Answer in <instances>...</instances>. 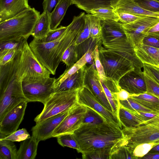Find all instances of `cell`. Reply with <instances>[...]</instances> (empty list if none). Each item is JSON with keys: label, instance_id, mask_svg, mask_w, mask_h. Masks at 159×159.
Wrapping results in <instances>:
<instances>
[{"label": "cell", "instance_id": "1", "mask_svg": "<svg viewBox=\"0 0 159 159\" xmlns=\"http://www.w3.org/2000/svg\"><path fill=\"white\" fill-rule=\"evenodd\" d=\"M50 75L32 51L27 40H24L13 59L0 66V95L8 86L22 87L23 82L43 79Z\"/></svg>", "mask_w": 159, "mask_h": 159}, {"label": "cell", "instance_id": "2", "mask_svg": "<svg viewBox=\"0 0 159 159\" xmlns=\"http://www.w3.org/2000/svg\"><path fill=\"white\" fill-rule=\"evenodd\" d=\"M84 12L74 16L63 34L56 40L44 43L34 39L29 45L41 63L55 75L63 55L70 46L75 43L84 24Z\"/></svg>", "mask_w": 159, "mask_h": 159}, {"label": "cell", "instance_id": "3", "mask_svg": "<svg viewBox=\"0 0 159 159\" xmlns=\"http://www.w3.org/2000/svg\"><path fill=\"white\" fill-rule=\"evenodd\" d=\"M82 154L102 148L111 149L124 137L121 129L105 122L94 125L83 124L73 133Z\"/></svg>", "mask_w": 159, "mask_h": 159}, {"label": "cell", "instance_id": "4", "mask_svg": "<svg viewBox=\"0 0 159 159\" xmlns=\"http://www.w3.org/2000/svg\"><path fill=\"white\" fill-rule=\"evenodd\" d=\"M101 43L106 49L120 55L133 63L135 70L142 72L143 64L128 42L122 23L110 20H100Z\"/></svg>", "mask_w": 159, "mask_h": 159}, {"label": "cell", "instance_id": "5", "mask_svg": "<svg viewBox=\"0 0 159 159\" xmlns=\"http://www.w3.org/2000/svg\"><path fill=\"white\" fill-rule=\"evenodd\" d=\"M40 15L39 11L30 7L15 16L0 22V43L27 40Z\"/></svg>", "mask_w": 159, "mask_h": 159}, {"label": "cell", "instance_id": "6", "mask_svg": "<svg viewBox=\"0 0 159 159\" xmlns=\"http://www.w3.org/2000/svg\"><path fill=\"white\" fill-rule=\"evenodd\" d=\"M123 138L115 146H124L132 152L139 144L147 143H159V116L144 121L142 125L132 128H122Z\"/></svg>", "mask_w": 159, "mask_h": 159}, {"label": "cell", "instance_id": "7", "mask_svg": "<svg viewBox=\"0 0 159 159\" xmlns=\"http://www.w3.org/2000/svg\"><path fill=\"white\" fill-rule=\"evenodd\" d=\"M99 57L107 77L119 84L120 79L128 72L135 70L134 65L128 59L111 52L98 44Z\"/></svg>", "mask_w": 159, "mask_h": 159}, {"label": "cell", "instance_id": "8", "mask_svg": "<svg viewBox=\"0 0 159 159\" xmlns=\"http://www.w3.org/2000/svg\"><path fill=\"white\" fill-rule=\"evenodd\" d=\"M78 89L55 92L43 104L41 112L34 118L36 123L71 109L78 103Z\"/></svg>", "mask_w": 159, "mask_h": 159}, {"label": "cell", "instance_id": "9", "mask_svg": "<svg viewBox=\"0 0 159 159\" xmlns=\"http://www.w3.org/2000/svg\"><path fill=\"white\" fill-rule=\"evenodd\" d=\"M55 77L23 82L22 88L24 95L28 102H39L43 104L55 92Z\"/></svg>", "mask_w": 159, "mask_h": 159}, {"label": "cell", "instance_id": "10", "mask_svg": "<svg viewBox=\"0 0 159 159\" xmlns=\"http://www.w3.org/2000/svg\"><path fill=\"white\" fill-rule=\"evenodd\" d=\"M159 21V18L146 16L133 22L122 23L128 41L134 48L142 43L148 30Z\"/></svg>", "mask_w": 159, "mask_h": 159}, {"label": "cell", "instance_id": "11", "mask_svg": "<svg viewBox=\"0 0 159 159\" xmlns=\"http://www.w3.org/2000/svg\"><path fill=\"white\" fill-rule=\"evenodd\" d=\"M77 102L98 113L106 122L122 129V126L118 117L104 107L87 87L84 86L78 89Z\"/></svg>", "mask_w": 159, "mask_h": 159}, {"label": "cell", "instance_id": "12", "mask_svg": "<svg viewBox=\"0 0 159 159\" xmlns=\"http://www.w3.org/2000/svg\"><path fill=\"white\" fill-rule=\"evenodd\" d=\"M87 110L86 107L77 103L55 129L51 137L57 138L63 134H73L83 124Z\"/></svg>", "mask_w": 159, "mask_h": 159}, {"label": "cell", "instance_id": "13", "mask_svg": "<svg viewBox=\"0 0 159 159\" xmlns=\"http://www.w3.org/2000/svg\"><path fill=\"white\" fill-rule=\"evenodd\" d=\"M87 87L98 101L107 109L113 112L111 107L104 92L95 63L89 66L85 65L84 86Z\"/></svg>", "mask_w": 159, "mask_h": 159}, {"label": "cell", "instance_id": "14", "mask_svg": "<svg viewBox=\"0 0 159 159\" xmlns=\"http://www.w3.org/2000/svg\"><path fill=\"white\" fill-rule=\"evenodd\" d=\"M28 102H21L8 111L0 120V134L8 135L17 130L22 121Z\"/></svg>", "mask_w": 159, "mask_h": 159}, {"label": "cell", "instance_id": "15", "mask_svg": "<svg viewBox=\"0 0 159 159\" xmlns=\"http://www.w3.org/2000/svg\"><path fill=\"white\" fill-rule=\"evenodd\" d=\"M70 109L36 123L31 129L32 136L39 142L52 138L55 129L68 114Z\"/></svg>", "mask_w": 159, "mask_h": 159}, {"label": "cell", "instance_id": "16", "mask_svg": "<svg viewBox=\"0 0 159 159\" xmlns=\"http://www.w3.org/2000/svg\"><path fill=\"white\" fill-rule=\"evenodd\" d=\"M119 84L121 89L132 95H139L147 91L143 71L140 72L134 70L128 72L120 80Z\"/></svg>", "mask_w": 159, "mask_h": 159}, {"label": "cell", "instance_id": "17", "mask_svg": "<svg viewBox=\"0 0 159 159\" xmlns=\"http://www.w3.org/2000/svg\"><path fill=\"white\" fill-rule=\"evenodd\" d=\"M30 7L26 0H0V22L15 16Z\"/></svg>", "mask_w": 159, "mask_h": 159}, {"label": "cell", "instance_id": "18", "mask_svg": "<svg viewBox=\"0 0 159 159\" xmlns=\"http://www.w3.org/2000/svg\"><path fill=\"white\" fill-rule=\"evenodd\" d=\"M117 12L150 16L159 18V14L147 11L139 6L133 0H119L113 7Z\"/></svg>", "mask_w": 159, "mask_h": 159}, {"label": "cell", "instance_id": "19", "mask_svg": "<svg viewBox=\"0 0 159 159\" xmlns=\"http://www.w3.org/2000/svg\"><path fill=\"white\" fill-rule=\"evenodd\" d=\"M136 55L143 64L159 66V49L142 43L134 48Z\"/></svg>", "mask_w": 159, "mask_h": 159}, {"label": "cell", "instance_id": "20", "mask_svg": "<svg viewBox=\"0 0 159 159\" xmlns=\"http://www.w3.org/2000/svg\"><path fill=\"white\" fill-rule=\"evenodd\" d=\"M85 70V65L55 88V92L78 89L84 86Z\"/></svg>", "mask_w": 159, "mask_h": 159}, {"label": "cell", "instance_id": "21", "mask_svg": "<svg viewBox=\"0 0 159 159\" xmlns=\"http://www.w3.org/2000/svg\"><path fill=\"white\" fill-rule=\"evenodd\" d=\"M119 0H71V4L90 14L93 10L100 8H113Z\"/></svg>", "mask_w": 159, "mask_h": 159}, {"label": "cell", "instance_id": "22", "mask_svg": "<svg viewBox=\"0 0 159 159\" xmlns=\"http://www.w3.org/2000/svg\"><path fill=\"white\" fill-rule=\"evenodd\" d=\"M39 142L32 136L23 141L17 151V159H35Z\"/></svg>", "mask_w": 159, "mask_h": 159}, {"label": "cell", "instance_id": "23", "mask_svg": "<svg viewBox=\"0 0 159 159\" xmlns=\"http://www.w3.org/2000/svg\"><path fill=\"white\" fill-rule=\"evenodd\" d=\"M50 13L43 11L40 15L31 34L34 39L40 40L44 38L50 31Z\"/></svg>", "mask_w": 159, "mask_h": 159}, {"label": "cell", "instance_id": "24", "mask_svg": "<svg viewBox=\"0 0 159 159\" xmlns=\"http://www.w3.org/2000/svg\"><path fill=\"white\" fill-rule=\"evenodd\" d=\"M71 5V0H60L50 13L51 30L57 28L65 16L68 8Z\"/></svg>", "mask_w": 159, "mask_h": 159}, {"label": "cell", "instance_id": "25", "mask_svg": "<svg viewBox=\"0 0 159 159\" xmlns=\"http://www.w3.org/2000/svg\"><path fill=\"white\" fill-rule=\"evenodd\" d=\"M118 117L122 128L135 127L142 125L144 122L120 105L118 111Z\"/></svg>", "mask_w": 159, "mask_h": 159}, {"label": "cell", "instance_id": "26", "mask_svg": "<svg viewBox=\"0 0 159 159\" xmlns=\"http://www.w3.org/2000/svg\"><path fill=\"white\" fill-rule=\"evenodd\" d=\"M130 97L144 107L158 113L159 99L155 96L146 92Z\"/></svg>", "mask_w": 159, "mask_h": 159}, {"label": "cell", "instance_id": "27", "mask_svg": "<svg viewBox=\"0 0 159 159\" xmlns=\"http://www.w3.org/2000/svg\"><path fill=\"white\" fill-rule=\"evenodd\" d=\"M17 151L13 142L0 139V159H17Z\"/></svg>", "mask_w": 159, "mask_h": 159}, {"label": "cell", "instance_id": "28", "mask_svg": "<svg viewBox=\"0 0 159 159\" xmlns=\"http://www.w3.org/2000/svg\"><path fill=\"white\" fill-rule=\"evenodd\" d=\"M86 63L85 57L83 55L73 66L67 68L62 74L56 79L54 82L55 89L58 87L66 79L76 73Z\"/></svg>", "mask_w": 159, "mask_h": 159}, {"label": "cell", "instance_id": "29", "mask_svg": "<svg viewBox=\"0 0 159 159\" xmlns=\"http://www.w3.org/2000/svg\"><path fill=\"white\" fill-rule=\"evenodd\" d=\"M143 73L146 87V93L159 99V82L143 66Z\"/></svg>", "mask_w": 159, "mask_h": 159}, {"label": "cell", "instance_id": "30", "mask_svg": "<svg viewBox=\"0 0 159 159\" xmlns=\"http://www.w3.org/2000/svg\"><path fill=\"white\" fill-rule=\"evenodd\" d=\"M90 14L101 20H110L119 21L117 13L113 8H100L92 10Z\"/></svg>", "mask_w": 159, "mask_h": 159}, {"label": "cell", "instance_id": "31", "mask_svg": "<svg viewBox=\"0 0 159 159\" xmlns=\"http://www.w3.org/2000/svg\"><path fill=\"white\" fill-rule=\"evenodd\" d=\"M134 159L132 152L124 146H114L111 149L109 159Z\"/></svg>", "mask_w": 159, "mask_h": 159}, {"label": "cell", "instance_id": "32", "mask_svg": "<svg viewBox=\"0 0 159 159\" xmlns=\"http://www.w3.org/2000/svg\"><path fill=\"white\" fill-rule=\"evenodd\" d=\"M78 60L76 45L75 43L69 47L65 51L62 56L61 62L65 63L67 68H68L73 66Z\"/></svg>", "mask_w": 159, "mask_h": 159}, {"label": "cell", "instance_id": "33", "mask_svg": "<svg viewBox=\"0 0 159 159\" xmlns=\"http://www.w3.org/2000/svg\"><path fill=\"white\" fill-rule=\"evenodd\" d=\"M98 44L96 39L90 37L79 44L76 45L78 60L89 50L94 49L96 45Z\"/></svg>", "mask_w": 159, "mask_h": 159}, {"label": "cell", "instance_id": "34", "mask_svg": "<svg viewBox=\"0 0 159 159\" xmlns=\"http://www.w3.org/2000/svg\"><path fill=\"white\" fill-rule=\"evenodd\" d=\"M119 102L120 105L130 111L155 112L141 105L130 97L126 100L119 101Z\"/></svg>", "mask_w": 159, "mask_h": 159}, {"label": "cell", "instance_id": "35", "mask_svg": "<svg viewBox=\"0 0 159 159\" xmlns=\"http://www.w3.org/2000/svg\"><path fill=\"white\" fill-rule=\"evenodd\" d=\"M57 138L60 145L63 147H67L75 149L79 152L80 148L73 134H63Z\"/></svg>", "mask_w": 159, "mask_h": 159}, {"label": "cell", "instance_id": "36", "mask_svg": "<svg viewBox=\"0 0 159 159\" xmlns=\"http://www.w3.org/2000/svg\"><path fill=\"white\" fill-rule=\"evenodd\" d=\"M90 18V37L96 39L97 42H101L102 29L100 24V19L89 14Z\"/></svg>", "mask_w": 159, "mask_h": 159}, {"label": "cell", "instance_id": "37", "mask_svg": "<svg viewBox=\"0 0 159 159\" xmlns=\"http://www.w3.org/2000/svg\"><path fill=\"white\" fill-rule=\"evenodd\" d=\"M158 144V143L150 142L137 145L132 151L134 159H141L149 152L153 147Z\"/></svg>", "mask_w": 159, "mask_h": 159}, {"label": "cell", "instance_id": "38", "mask_svg": "<svg viewBox=\"0 0 159 159\" xmlns=\"http://www.w3.org/2000/svg\"><path fill=\"white\" fill-rule=\"evenodd\" d=\"M87 108V111L83 120V124L94 125L106 122L98 113L89 108Z\"/></svg>", "mask_w": 159, "mask_h": 159}, {"label": "cell", "instance_id": "39", "mask_svg": "<svg viewBox=\"0 0 159 159\" xmlns=\"http://www.w3.org/2000/svg\"><path fill=\"white\" fill-rule=\"evenodd\" d=\"M100 81L107 98L111 107L113 113L118 117V111L120 105L117 95L116 93L111 92L102 81Z\"/></svg>", "mask_w": 159, "mask_h": 159}, {"label": "cell", "instance_id": "40", "mask_svg": "<svg viewBox=\"0 0 159 159\" xmlns=\"http://www.w3.org/2000/svg\"><path fill=\"white\" fill-rule=\"evenodd\" d=\"M111 149L102 148L82 154L84 159H109Z\"/></svg>", "mask_w": 159, "mask_h": 159}, {"label": "cell", "instance_id": "41", "mask_svg": "<svg viewBox=\"0 0 159 159\" xmlns=\"http://www.w3.org/2000/svg\"><path fill=\"white\" fill-rule=\"evenodd\" d=\"M84 26L78 35L75 44L77 45L90 37V18L89 14H85Z\"/></svg>", "mask_w": 159, "mask_h": 159}, {"label": "cell", "instance_id": "42", "mask_svg": "<svg viewBox=\"0 0 159 159\" xmlns=\"http://www.w3.org/2000/svg\"><path fill=\"white\" fill-rule=\"evenodd\" d=\"M30 137V134L25 128L17 130L7 136H3L0 134V139L8 140L12 142H19L24 141Z\"/></svg>", "mask_w": 159, "mask_h": 159}, {"label": "cell", "instance_id": "43", "mask_svg": "<svg viewBox=\"0 0 159 159\" xmlns=\"http://www.w3.org/2000/svg\"><path fill=\"white\" fill-rule=\"evenodd\" d=\"M139 6L150 11L159 14V2L155 0H133Z\"/></svg>", "mask_w": 159, "mask_h": 159}, {"label": "cell", "instance_id": "44", "mask_svg": "<svg viewBox=\"0 0 159 159\" xmlns=\"http://www.w3.org/2000/svg\"><path fill=\"white\" fill-rule=\"evenodd\" d=\"M66 27L67 26H61L55 30H50L46 36L39 40L44 43H48L55 40L63 34Z\"/></svg>", "mask_w": 159, "mask_h": 159}, {"label": "cell", "instance_id": "45", "mask_svg": "<svg viewBox=\"0 0 159 159\" xmlns=\"http://www.w3.org/2000/svg\"><path fill=\"white\" fill-rule=\"evenodd\" d=\"M94 61L97 70L99 75L100 80H105L107 77L99 58L98 44L96 45L94 49Z\"/></svg>", "mask_w": 159, "mask_h": 159}, {"label": "cell", "instance_id": "46", "mask_svg": "<svg viewBox=\"0 0 159 159\" xmlns=\"http://www.w3.org/2000/svg\"><path fill=\"white\" fill-rule=\"evenodd\" d=\"M117 13L120 18L119 21L123 24L129 23L146 16L134 15L126 12H118Z\"/></svg>", "mask_w": 159, "mask_h": 159}, {"label": "cell", "instance_id": "47", "mask_svg": "<svg viewBox=\"0 0 159 159\" xmlns=\"http://www.w3.org/2000/svg\"><path fill=\"white\" fill-rule=\"evenodd\" d=\"M19 47L0 54V66L5 65L13 59L18 51Z\"/></svg>", "mask_w": 159, "mask_h": 159}, {"label": "cell", "instance_id": "48", "mask_svg": "<svg viewBox=\"0 0 159 159\" xmlns=\"http://www.w3.org/2000/svg\"><path fill=\"white\" fill-rule=\"evenodd\" d=\"M130 112L143 121L148 120L159 116V113L158 112H148L138 111Z\"/></svg>", "mask_w": 159, "mask_h": 159}, {"label": "cell", "instance_id": "49", "mask_svg": "<svg viewBox=\"0 0 159 159\" xmlns=\"http://www.w3.org/2000/svg\"><path fill=\"white\" fill-rule=\"evenodd\" d=\"M100 80L102 81L108 89L113 93L118 92L121 89L119 84L111 79L107 77L104 80Z\"/></svg>", "mask_w": 159, "mask_h": 159}, {"label": "cell", "instance_id": "50", "mask_svg": "<svg viewBox=\"0 0 159 159\" xmlns=\"http://www.w3.org/2000/svg\"><path fill=\"white\" fill-rule=\"evenodd\" d=\"M20 42L10 41L0 43V54L18 47Z\"/></svg>", "mask_w": 159, "mask_h": 159}, {"label": "cell", "instance_id": "51", "mask_svg": "<svg viewBox=\"0 0 159 159\" xmlns=\"http://www.w3.org/2000/svg\"><path fill=\"white\" fill-rule=\"evenodd\" d=\"M143 44L159 49V38L146 35L143 39Z\"/></svg>", "mask_w": 159, "mask_h": 159}, {"label": "cell", "instance_id": "52", "mask_svg": "<svg viewBox=\"0 0 159 159\" xmlns=\"http://www.w3.org/2000/svg\"><path fill=\"white\" fill-rule=\"evenodd\" d=\"M60 0H43L42 3L43 11L51 12L52 9L55 7Z\"/></svg>", "mask_w": 159, "mask_h": 159}, {"label": "cell", "instance_id": "53", "mask_svg": "<svg viewBox=\"0 0 159 159\" xmlns=\"http://www.w3.org/2000/svg\"><path fill=\"white\" fill-rule=\"evenodd\" d=\"M143 66L159 82V66L145 64H143Z\"/></svg>", "mask_w": 159, "mask_h": 159}, {"label": "cell", "instance_id": "54", "mask_svg": "<svg viewBox=\"0 0 159 159\" xmlns=\"http://www.w3.org/2000/svg\"><path fill=\"white\" fill-rule=\"evenodd\" d=\"M146 35L159 38V21L148 30Z\"/></svg>", "mask_w": 159, "mask_h": 159}, {"label": "cell", "instance_id": "55", "mask_svg": "<svg viewBox=\"0 0 159 159\" xmlns=\"http://www.w3.org/2000/svg\"><path fill=\"white\" fill-rule=\"evenodd\" d=\"M119 101H123L127 99L132 95L125 90L121 89L118 92L116 93Z\"/></svg>", "mask_w": 159, "mask_h": 159}, {"label": "cell", "instance_id": "56", "mask_svg": "<svg viewBox=\"0 0 159 159\" xmlns=\"http://www.w3.org/2000/svg\"><path fill=\"white\" fill-rule=\"evenodd\" d=\"M141 159H159V152H149Z\"/></svg>", "mask_w": 159, "mask_h": 159}, {"label": "cell", "instance_id": "57", "mask_svg": "<svg viewBox=\"0 0 159 159\" xmlns=\"http://www.w3.org/2000/svg\"><path fill=\"white\" fill-rule=\"evenodd\" d=\"M150 152H159V144L153 147L150 151Z\"/></svg>", "mask_w": 159, "mask_h": 159}, {"label": "cell", "instance_id": "58", "mask_svg": "<svg viewBox=\"0 0 159 159\" xmlns=\"http://www.w3.org/2000/svg\"><path fill=\"white\" fill-rule=\"evenodd\" d=\"M159 2V0H155Z\"/></svg>", "mask_w": 159, "mask_h": 159}, {"label": "cell", "instance_id": "59", "mask_svg": "<svg viewBox=\"0 0 159 159\" xmlns=\"http://www.w3.org/2000/svg\"><path fill=\"white\" fill-rule=\"evenodd\" d=\"M27 0V1L28 2V0Z\"/></svg>", "mask_w": 159, "mask_h": 159}, {"label": "cell", "instance_id": "60", "mask_svg": "<svg viewBox=\"0 0 159 159\" xmlns=\"http://www.w3.org/2000/svg\"><path fill=\"white\" fill-rule=\"evenodd\" d=\"M158 113H159V112H158Z\"/></svg>", "mask_w": 159, "mask_h": 159}]
</instances>
